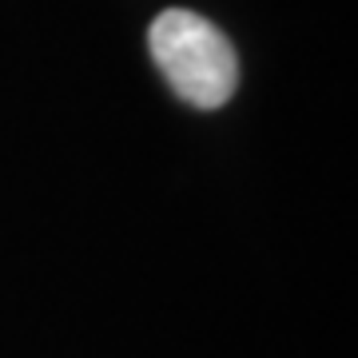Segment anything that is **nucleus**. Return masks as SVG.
I'll list each match as a JSON object with an SVG mask.
<instances>
[{"label": "nucleus", "instance_id": "obj_1", "mask_svg": "<svg viewBox=\"0 0 358 358\" xmlns=\"http://www.w3.org/2000/svg\"><path fill=\"white\" fill-rule=\"evenodd\" d=\"M148 48L171 92L192 108H223L239 84V56L231 40L199 13H159L148 28Z\"/></svg>", "mask_w": 358, "mask_h": 358}]
</instances>
